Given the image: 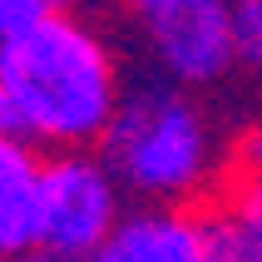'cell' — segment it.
I'll use <instances>...</instances> for the list:
<instances>
[{
  "instance_id": "6da1fadb",
  "label": "cell",
  "mask_w": 262,
  "mask_h": 262,
  "mask_svg": "<svg viewBox=\"0 0 262 262\" xmlns=\"http://www.w3.org/2000/svg\"><path fill=\"white\" fill-rule=\"evenodd\" d=\"M124 89L114 50L70 10H45L0 45V94L10 129L35 148H89Z\"/></svg>"
},
{
  "instance_id": "7a4b0ae2",
  "label": "cell",
  "mask_w": 262,
  "mask_h": 262,
  "mask_svg": "<svg viewBox=\"0 0 262 262\" xmlns=\"http://www.w3.org/2000/svg\"><path fill=\"white\" fill-rule=\"evenodd\" d=\"M94 144L114 183L139 203H188L208 193L223 163L213 114L188 84L163 74H144L119 89L114 114Z\"/></svg>"
},
{
  "instance_id": "3957f363",
  "label": "cell",
  "mask_w": 262,
  "mask_h": 262,
  "mask_svg": "<svg viewBox=\"0 0 262 262\" xmlns=\"http://www.w3.org/2000/svg\"><path fill=\"white\" fill-rule=\"evenodd\" d=\"M148 50L154 74L188 89H213L237 70L228 5L233 0H119Z\"/></svg>"
},
{
  "instance_id": "277c9868",
  "label": "cell",
  "mask_w": 262,
  "mask_h": 262,
  "mask_svg": "<svg viewBox=\"0 0 262 262\" xmlns=\"http://www.w3.org/2000/svg\"><path fill=\"white\" fill-rule=\"evenodd\" d=\"M124 213V188L94 148H55L40 173V248L79 257L99 248V237Z\"/></svg>"
},
{
  "instance_id": "5b68a950",
  "label": "cell",
  "mask_w": 262,
  "mask_h": 262,
  "mask_svg": "<svg viewBox=\"0 0 262 262\" xmlns=\"http://www.w3.org/2000/svg\"><path fill=\"white\" fill-rule=\"evenodd\" d=\"M84 262H218V248L203 213L183 203H139L119 213Z\"/></svg>"
},
{
  "instance_id": "8992f818",
  "label": "cell",
  "mask_w": 262,
  "mask_h": 262,
  "mask_svg": "<svg viewBox=\"0 0 262 262\" xmlns=\"http://www.w3.org/2000/svg\"><path fill=\"white\" fill-rule=\"evenodd\" d=\"M40 148L20 134H0V252L40 248Z\"/></svg>"
},
{
  "instance_id": "52a82bcc",
  "label": "cell",
  "mask_w": 262,
  "mask_h": 262,
  "mask_svg": "<svg viewBox=\"0 0 262 262\" xmlns=\"http://www.w3.org/2000/svg\"><path fill=\"white\" fill-rule=\"evenodd\" d=\"M228 30H233L237 64L257 70V59H262V0H233L228 5Z\"/></svg>"
},
{
  "instance_id": "ba28073f",
  "label": "cell",
  "mask_w": 262,
  "mask_h": 262,
  "mask_svg": "<svg viewBox=\"0 0 262 262\" xmlns=\"http://www.w3.org/2000/svg\"><path fill=\"white\" fill-rule=\"evenodd\" d=\"M45 10H55L50 0H0V45L15 40L30 20H40Z\"/></svg>"
},
{
  "instance_id": "9c48e42d",
  "label": "cell",
  "mask_w": 262,
  "mask_h": 262,
  "mask_svg": "<svg viewBox=\"0 0 262 262\" xmlns=\"http://www.w3.org/2000/svg\"><path fill=\"white\" fill-rule=\"evenodd\" d=\"M0 262H40V248H30V252H0Z\"/></svg>"
},
{
  "instance_id": "30bf717a",
  "label": "cell",
  "mask_w": 262,
  "mask_h": 262,
  "mask_svg": "<svg viewBox=\"0 0 262 262\" xmlns=\"http://www.w3.org/2000/svg\"><path fill=\"white\" fill-rule=\"evenodd\" d=\"M0 134H15L10 129V104H5V94H0Z\"/></svg>"
},
{
  "instance_id": "8fae6325",
  "label": "cell",
  "mask_w": 262,
  "mask_h": 262,
  "mask_svg": "<svg viewBox=\"0 0 262 262\" xmlns=\"http://www.w3.org/2000/svg\"><path fill=\"white\" fill-rule=\"evenodd\" d=\"M50 5H55V10H70V5H79V0H50Z\"/></svg>"
}]
</instances>
